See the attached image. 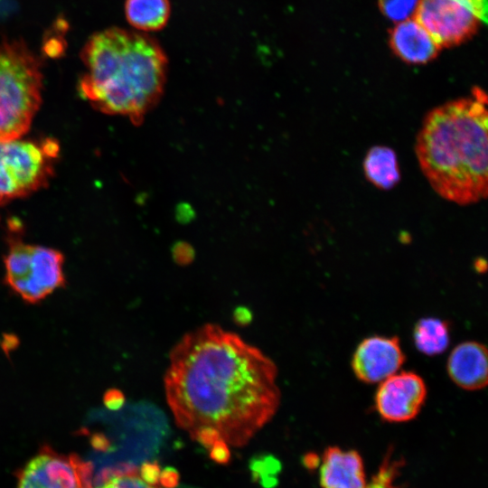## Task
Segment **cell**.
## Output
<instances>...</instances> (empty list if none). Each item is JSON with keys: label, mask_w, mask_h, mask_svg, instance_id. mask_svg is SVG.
<instances>
[{"label": "cell", "mask_w": 488, "mask_h": 488, "mask_svg": "<svg viewBox=\"0 0 488 488\" xmlns=\"http://www.w3.org/2000/svg\"><path fill=\"white\" fill-rule=\"evenodd\" d=\"M80 58L85 70L79 92L103 113L134 120L163 93L167 56L145 33L117 27L98 32L83 46Z\"/></svg>", "instance_id": "obj_3"}, {"label": "cell", "mask_w": 488, "mask_h": 488, "mask_svg": "<svg viewBox=\"0 0 488 488\" xmlns=\"http://www.w3.org/2000/svg\"><path fill=\"white\" fill-rule=\"evenodd\" d=\"M427 386L416 372H396L382 380L374 398L375 409L388 421L400 423L415 418L426 399Z\"/></svg>", "instance_id": "obj_8"}, {"label": "cell", "mask_w": 488, "mask_h": 488, "mask_svg": "<svg viewBox=\"0 0 488 488\" xmlns=\"http://www.w3.org/2000/svg\"><path fill=\"white\" fill-rule=\"evenodd\" d=\"M232 318L237 325L244 327L251 324L253 314L250 309L240 305L234 309Z\"/></svg>", "instance_id": "obj_26"}, {"label": "cell", "mask_w": 488, "mask_h": 488, "mask_svg": "<svg viewBox=\"0 0 488 488\" xmlns=\"http://www.w3.org/2000/svg\"><path fill=\"white\" fill-rule=\"evenodd\" d=\"M161 469L156 462H146L141 465L139 474L140 477L149 485L155 486L158 484Z\"/></svg>", "instance_id": "obj_23"}, {"label": "cell", "mask_w": 488, "mask_h": 488, "mask_svg": "<svg viewBox=\"0 0 488 488\" xmlns=\"http://www.w3.org/2000/svg\"><path fill=\"white\" fill-rule=\"evenodd\" d=\"M480 89L473 98L429 111L416 139V155L432 189L459 205L476 203L488 192V114Z\"/></svg>", "instance_id": "obj_2"}, {"label": "cell", "mask_w": 488, "mask_h": 488, "mask_svg": "<svg viewBox=\"0 0 488 488\" xmlns=\"http://www.w3.org/2000/svg\"><path fill=\"white\" fill-rule=\"evenodd\" d=\"M304 463L307 467H313L314 463H317V457L314 455H307L304 459Z\"/></svg>", "instance_id": "obj_28"}, {"label": "cell", "mask_w": 488, "mask_h": 488, "mask_svg": "<svg viewBox=\"0 0 488 488\" xmlns=\"http://www.w3.org/2000/svg\"><path fill=\"white\" fill-rule=\"evenodd\" d=\"M63 262L60 251L33 245L27 277L6 285L25 302L39 303L55 289L64 286Z\"/></svg>", "instance_id": "obj_10"}, {"label": "cell", "mask_w": 488, "mask_h": 488, "mask_svg": "<svg viewBox=\"0 0 488 488\" xmlns=\"http://www.w3.org/2000/svg\"><path fill=\"white\" fill-rule=\"evenodd\" d=\"M174 258L179 264H187L189 263L192 258V250L188 248L185 249H176V250L174 252Z\"/></svg>", "instance_id": "obj_27"}, {"label": "cell", "mask_w": 488, "mask_h": 488, "mask_svg": "<svg viewBox=\"0 0 488 488\" xmlns=\"http://www.w3.org/2000/svg\"><path fill=\"white\" fill-rule=\"evenodd\" d=\"M98 488H155L137 474H115L104 480Z\"/></svg>", "instance_id": "obj_20"}, {"label": "cell", "mask_w": 488, "mask_h": 488, "mask_svg": "<svg viewBox=\"0 0 488 488\" xmlns=\"http://www.w3.org/2000/svg\"><path fill=\"white\" fill-rule=\"evenodd\" d=\"M390 42L395 52L409 63H425L434 58L439 50L416 19L399 23L391 33Z\"/></svg>", "instance_id": "obj_13"}, {"label": "cell", "mask_w": 488, "mask_h": 488, "mask_svg": "<svg viewBox=\"0 0 488 488\" xmlns=\"http://www.w3.org/2000/svg\"><path fill=\"white\" fill-rule=\"evenodd\" d=\"M210 456L216 463H229L230 459L229 444L223 438H220L210 448Z\"/></svg>", "instance_id": "obj_22"}, {"label": "cell", "mask_w": 488, "mask_h": 488, "mask_svg": "<svg viewBox=\"0 0 488 488\" xmlns=\"http://www.w3.org/2000/svg\"><path fill=\"white\" fill-rule=\"evenodd\" d=\"M401 461L392 459L388 454L380 466L378 473L372 477L370 483L365 488H401L397 485L396 481Z\"/></svg>", "instance_id": "obj_18"}, {"label": "cell", "mask_w": 488, "mask_h": 488, "mask_svg": "<svg viewBox=\"0 0 488 488\" xmlns=\"http://www.w3.org/2000/svg\"><path fill=\"white\" fill-rule=\"evenodd\" d=\"M452 381L465 390H478L488 381L486 347L475 341L463 342L451 352L446 363Z\"/></svg>", "instance_id": "obj_11"}, {"label": "cell", "mask_w": 488, "mask_h": 488, "mask_svg": "<svg viewBox=\"0 0 488 488\" xmlns=\"http://www.w3.org/2000/svg\"><path fill=\"white\" fill-rule=\"evenodd\" d=\"M413 341L416 348L423 354L428 356L441 354L449 345V324L440 318H421L414 326Z\"/></svg>", "instance_id": "obj_16"}, {"label": "cell", "mask_w": 488, "mask_h": 488, "mask_svg": "<svg viewBox=\"0 0 488 488\" xmlns=\"http://www.w3.org/2000/svg\"><path fill=\"white\" fill-rule=\"evenodd\" d=\"M405 360L397 336L373 335L359 343L352 358V368L361 381L377 383L398 372Z\"/></svg>", "instance_id": "obj_9"}, {"label": "cell", "mask_w": 488, "mask_h": 488, "mask_svg": "<svg viewBox=\"0 0 488 488\" xmlns=\"http://www.w3.org/2000/svg\"><path fill=\"white\" fill-rule=\"evenodd\" d=\"M482 6L487 9V0H476Z\"/></svg>", "instance_id": "obj_29"}, {"label": "cell", "mask_w": 488, "mask_h": 488, "mask_svg": "<svg viewBox=\"0 0 488 488\" xmlns=\"http://www.w3.org/2000/svg\"><path fill=\"white\" fill-rule=\"evenodd\" d=\"M418 0H380L382 12L391 20L407 19L417 8Z\"/></svg>", "instance_id": "obj_19"}, {"label": "cell", "mask_w": 488, "mask_h": 488, "mask_svg": "<svg viewBox=\"0 0 488 488\" xmlns=\"http://www.w3.org/2000/svg\"><path fill=\"white\" fill-rule=\"evenodd\" d=\"M90 480L89 464L43 447L19 473L18 488H91Z\"/></svg>", "instance_id": "obj_7"}, {"label": "cell", "mask_w": 488, "mask_h": 488, "mask_svg": "<svg viewBox=\"0 0 488 488\" xmlns=\"http://www.w3.org/2000/svg\"><path fill=\"white\" fill-rule=\"evenodd\" d=\"M277 377L276 364L259 349L206 324L172 348L164 388L179 427L191 433L212 427L228 444L242 446L277 411Z\"/></svg>", "instance_id": "obj_1"}, {"label": "cell", "mask_w": 488, "mask_h": 488, "mask_svg": "<svg viewBox=\"0 0 488 488\" xmlns=\"http://www.w3.org/2000/svg\"><path fill=\"white\" fill-rule=\"evenodd\" d=\"M189 434L192 439L198 441L207 449H210L217 440L221 438L219 431L212 427H201Z\"/></svg>", "instance_id": "obj_21"}, {"label": "cell", "mask_w": 488, "mask_h": 488, "mask_svg": "<svg viewBox=\"0 0 488 488\" xmlns=\"http://www.w3.org/2000/svg\"><path fill=\"white\" fill-rule=\"evenodd\" d=\"M39 59L19 41L0 42V142L18 139L30 128L42 101Z\"/></svg>", "instance_id": "obj_4"}, {"label": "cell", "mask_w": 488, "mask_h": 488, "mask_svg": "<svg viewBox=\"0 0 488 488\" xmlns=\"http://www.w3.org/2000/svg\"><path fill=\"white\" fill-rule=\"evenodd\" d=\"M126 398L117 389H108L103 396L104 405L110 410H118L125 404Z\"/></svg>", "instance_id": "obj_24"}, {"label": "cell", "mask_w": 488, "mask_h": 488, "mask_svg": "<svg viewBox=\"0 0 488 488\" xmlns=\"http://www.w3.org/2000/svg\"><path fill=\"white\" fill-rule=\"evenodd\" d=\"M125 14L137 32H155L167 24L171 5L169 0H126Z\"/></svg>", "instance_id": "obj_15"}, {"label": "cell", "mask_w": 488, "mask_h": 488, "mask_svg": "<svg viewBox=\"0 0 488 488\" xmlns=\"http://www.w3.org/2000/svg\"><path fill=\"white\" fill-rule=\"evenodd\" d=\"M180 475L174 467H165L161 470L158 484L163 488H175L178 485Z\"/></svg>", "instance_id": "obj_25"}, {"label": "cell", "mask_w": 488, "mask_h": 488, "mask_svg": "<svg viewBox=\"0 0 488 488\" xmlns=\"http://www.w3.org/2000/svg\"><path fill=\"white\" fill-rule=\"evenodd\" d=\"M415 13L439 48L464 41L487 21V9L476 0H420Z\"/></svg>", "instance_id": "obj_6"}, {"label": "cell", "mask_w": 488, "mask_h": 488, "mask_svg": "<svg viewBox=\"0 0 488 488\" xmlns=\"http://www.w3.org/2000/svg\"><path fill=\"white\" fill-rule=\"evenodd\" d=\"M249 467L254 479L263 487L272 488L277 484L280 463L274 456L270 455L256 456L250 461Z\"/></svg>", "instance_id": "obj_17"}, {"label": "cell", "mask_w": 488, "mask_h": 488, "mask_svg": "<svg viewBox=\"0 0 488 488\" xmlns=\"http://www.w3.org/2000/svg\"><path fill=\"white\" fill-rule=\"evenodd\" d=\"M366 179L376 188L388 191L400 181V170L396 152L386 145L371 146L363 160Z\"/></svg>", "instance_id": "obj_14"}, {"label": "cell", "mask_w": 488, "mask_h": 488, "mask_svg": "<svg viewBox=\"0 0 488 488\" xmlns=\"http://www.w3.org/2000/svg\"><path fill=\"white\" fill-rule=\"evenodd\" d=\"M320 483L323 488H365L363 462L354 450L328 447L322 457Z\"/></svg>", "instance_id": "obj_12"}, {"label": "cell", "mask_w": 488, "mask_h": 488, "mask_svg": "<svg viewBox=\"0 0 488 488\" xmlns=\"http://www.w3.org/2000/svg\"><path fill=\"white\" fill-rule=\"evenodd\" d=\"M58 151L51 139L42 144L19 138L0 142V206L45 186Z\"/></svg>", "instance_id": "obj_5"}]
</instances>
